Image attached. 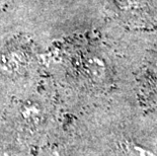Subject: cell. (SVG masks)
I'll list each match as a JSON object with an SVG mask.
<instances>
[{
	"instance_id": "1",
	"label": "cell",
	"mask_w": 157,
	"mask_h": 156,
	"mask_svg": "<svg viewBox=\"0 0 157 156\" xmlns=\"http://www.w3.org/2000/svg\"><path fill=\"white\" fill-rule=\"evenodd\" d=\"M40 116L38 108L36 107H26L25 112V118L26 119H36Z\"/></svg>"
}]
</instances>
